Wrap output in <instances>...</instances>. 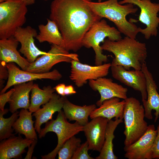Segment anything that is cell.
<instances>
[{"mask_svg":"<svg viewBox=\"0 0 159 159\" xmlns=\"http://www.w3.org/2000/svg\"><path fill=\"white\" fill-rule=\"evenodd\" d=\"M92 0H53L49 19L57 25L63 37L64 48L76 52L83 46L82 40L93 24L102 18L91 8Z\"/></svg>","mask_w":159,"mask_h":159,"instance_id":"1","label":"cell"},{"mask_svg":"<svg viewBox=\"0 0 159 159\" xmlns=\"http://www.w3.org/2000/svg\"><path fill=\"white\" fill-rule=\"evenodd\" d=\"M101 46L102 50L112 53L115 56L112 66L121 65L127 70L131 67L141 70L147 57L146 44L128 37L117 41L105 39Z\"/></svg>","mask_w":159,"mask_h":159,"instance_id":"2","label":"cell"},{"mask_svg":"<svg viewBox=\"0 0 159 159\" xmlns=\"http://www.w3.org/2000/svg\"><path fill=\"white\" fill-rule=\"evenodd\" d=\"M90 4L96 14L114 23L121 33L126 37L136 39L140 27L126 19L128 15L135 14L138 11V9L135 7L134 4L129 3L122 5L119 3L118 0H107L101 2L92 1Z\"/></svg>","mask_w":159,"mask_h":159,"instance_id":"3","label":"cell"},{"mask_svg":"<svg viewBox=\"0 0 159 159\" xmlns=\"http://www.w3.org/2000/svg\"><path fill=\"white\" fill-rule=\"evenodd\" d=\"M123 113L125 125V146H128L139 139L147 130L148 125L145 120V112L143 105L135 98H127Z\"/></svg>","mask_w":159,"mask_h":159,"instance_id":"4","label":"cell"},{"mask_svg":"<svg viewBox=\"0 0 159 159\" xmlns=\"http://www.w3.org/2000/svg\"><path fill=\"white\" fill-rule=\"evenodd\" d=\"M106 37L112 41H117L122 39L121 33L117 29L111 26L103 19L94 23L83 39V46L87 48L92 47L95 52L96 65H102L108 61V57L103 54L100 45Z\"/></svg>","mask_w":159,"mask_h":159,"instance_id":"5","label":"cell"},{"mask_svg":"<svg viewBox=\"0 0 159 159\" xmlns=\"http://www.w3.org/2000/svg\"><path fill=\"white\" fill-rule=\"evenodd\" d=\"M27 5L22 0H7L0 3V39L13 36L26 21Z\"/></svg>","mask_w":159,"mask_h":159,"instance_id":"6","label":"cell"},{"mask_svg":"<svg viewBox=\"0 0 159 159\" xmlns=\"http://www.w3.org/2000/svg\"><path fill=\"white\" fill-rule=\"evenodd\" d=\"M64 112H58L56 118L46 123L44 128L41 129L39 134L40 138L44 137L49 132H53L57 135V144L55 149L47 155H42V159H54L65 142L72 137L83 131L84 126L77 122L71 123L67 120Z\"/></svg>","mask_w":159,"mask_h":159,"instance_id":"7","label":"cell"},{"mask_svg":"<svg viewBox=\"0 0 159 159\" xmlns=\"http://www.w3.org/2000/svg\"><path fill=\"white\" fill-rule=\"evenodd\" d=\"M73 60L79 61L77 54L69 53L61 46L52 44L47 53L42 55L33 62L30 63L26 71L37 73H47L57 63L63 62L71 63Z\"/></svg>","mask_w":159,"mask_h":159,"instance_id":"8","label":"cell"},{"mask_svg":"<svg viewBox=\"0 0 159 159\" xmlns=\"http://www.w3.org/2000/svg\"><path fill=\"white\" fill-rule=\"evenodd\" d=\"M119 3L122 5L132 4L140 8L138 21L145 24L146 27L144 29L140 28L139 32L144 35L145 39L157 36L159 25V3H153L150 0H123Z\"/></svg>","mask_w":159,"mask_h":159,"instance_id":"9","label":"cell"},{"mask_svg":"<svg viewBox=\"0 0 159 159\" xmlns=\"http://www.w3.org/2000/svg\"><path fill=\"white\" fill-rule=\"evenodd\" d=\"M70 63L71 69L69 78L78 87H82L87 82L88 80H95L106 76L111 66V63H107L92 66L74 60Z\"/></svg>","mask_w":159,"mask_h":159,"instance_id":"10","label":"cell"},{"mask_svg":"<svg viewBox=\"0 0 159 159\" xmlns=\"http://www.w3.org/2000/svg\"><path fill=\"white\" fill-rule=\"evenodd\" d=\"M6 67L9 76L6 84L1 91L0 94L5 93L10 87L16 84L42 79L58 80L62 77V74L56 69L47 73H37L21 70L14 62L7 63Z\"/></svg>","mask_w":159,"mask_h":159,"instance_id":"11","label":"cell"},{"mask_svg":"<svg viewBox=\"0 0 159 159\" xmlns=\"http://www.w3.org/2000/svg\"><path fill=\"white\" fill-rule=\"evenodd\" d=\"M157 134L154 125H148L145 133L133 143L124 148L128 159H152V148Z\"/></svg>","mask_w":159,"mask_h":159,"instance_id":"12","label":"cell"},{"mask_svg":"<svg viewBox=\"0 0 159 159\" xmlns=\"http://www.w3.org/2000/svg\"><path fill=\"white\" fill-rule=\"evenodd\" d=\"M112 77L134 90L139 91L141 95L142 101L147 100L146 80L142 70L126 69L120 65L111 66Z\"/></svg>","mask_w":159,"mask_h":159,"instance_id":"13","label":"cell"},{"mask_svg":"<svg viewBox=\"0 0 159 159\" xmlns=\"http://www.w3.org/2000/svg\"><path fill=\"white\" fill-rule=\"evenodd\" d=\"M37 34L35 29L28 26L19 28L14 35L21 44L19 52L24 55L30 63L33 62L38 56L47 53L39 50L35 45L34 38Z\"/></svg>","mask_w":159,"mask_h":159,"instance_id":"14","label":"cell"},{"mask_svg":"<svg viewBox=\"0 0 159 159\" xmlns=\"http://www.w3.org/2000/svg\"><path fill=\"white\" fill-rule=\"evenodd\" d=\"M89 85L92 90L98 91L100 95V99L96 103L98 106L99 107L105 100L113 97L124 100L127 98V89L114 82L110 78L103 77L90 80Z\"/></svg>","mask_w":159,"mask_h":159,"instance_id":"15","label":"cell"},{"mask_svg":"<svg viewBox=\"0 0 159 159\" xmlns=\"http://www.w3.org/2000/svg\"><path fill=\"white\" fill-rule=\"evenodd\" d=\"M92 119L84 126L83 131L88 143L89 150L100 152L104 142L106 129L109 120L101 117Z\"/></svg>","mask_w":159,"mask_h":159,"instance_id":"16","label":"cell"},{"mask_svg":"<svg viewBox=\"0 0 159 159\" xmlns=\"http://www.w3.org/2000/svg\"><path fill=\"white\" fill-rule=\"evenodd\" d=\"M141 70L145 77L147 94V100L142 101L145 110V117L149 120L152 119V111L154 110L155 111L154 122H155L159 117V94L157 91V86L146 63L142 65Z\"/></svg>","mask_w":159,"mask_h":159,"instance_id":"17","label":"cell"},{"mask_svg":"<svg viewBox=\"0 0 159 159\" xmlns=\"http://www.w3.org/2000/svg\"><path fill=\"white\" fill-rule=\"evenodd\" d=\"M19 43L14 36L0 39V61L6 63H15L22 70L26 71L30 63L26 58L22 57L17 50Z\"/></svg>","mask_w":159,"mask_h":159,"instance_id":"18","label":"cell"},{"mask_svg":"<svg viewBox=\"0 0 159 159\" xmlns=\"http://www.w3.org/2000/svg\"><path fill=\"white\" fill-rule=\"evenodd\" d=\"M34 140L11 136L3 140L0 143V159H17L25 152V149L32 144Z\"/></svg>","mask_w":159,"mask_h":159,"instance_id":"19","label":"cell"},{"mask_svg":"<svg viewBox=\"0 0 159 159\" xmlns=\"http://www.w3.org/2000/svg\"><path fill=\"white\" fill-rule=\"evenodd\" d=\"M66 98L65 96L60 97L59 95L54 93L49 101L43 105L42 108L33 112L32 115L36 119L34 127L38 134L42 124L52 120L53 114L62 110Z\"/></svg>","mask_w":159,"mask_h":159,"instance_id":"20","label":"cell"},{"mask_svg":"<svg viewBox=\"0 0 159 159\" xmlns=\"http://www.w3.org/2000/svg\"><path fill=\"white\" fill-rule=\"evenodd\" d=\"M120 98L114 97L104 101L97 108L95 109L90 115L91 119L101 117L109 120L115 119H123V113L125 100L120 101Z\"/></svg>","mask_w":159,"mask_h":159,"instance_id":"21","label":"cell"},{"mask_svg":"<svg viewBox=\"0 0 159 159\" xmlns=\"http://www.w3.org/2000/svg\"><path fill=\"white\" fill-rule=\"evenodd\" d=\"M34 84L33 81L14 85V91L9 104V111L13 113L20 108L29 109L30 103L29 94Z\"/></svg>","mask_w":159,"mask_h":159,"instance_id":"22","label":"cell"},{"mask_svg":"<svg viewBox=\"0 0 159 159\" xmlns=\"http://www.w3.org/2000/svg\"><path fill=\"white\" fill-rule=\"evenodd\" d=\"M96 108L95 104L80 106L70 102L66 98L62 108L65 117L69 121H75L84 126L88 122V117Z\"/></svg>","mask_w":159,"mask_h":159,"instance_id":"23","label":"cell"},{"mask_svg":"<svg viewBox=\"0 0 159 159\" xmlns=\"http://www.w3.org/2000/svg\"><path fill=\"white\" fill-rule=\"evenodd\" d=\"M47 21L46 24L38 25L39 32L35 38L40 43L47 42L64 48V39L57 25L49 19H47Z\"/></svg>","mask_w":159,"mask_h":159,"instance_id":"24","label":"cell"},{"mask_svg":"<svg viewBox=\"0 0 159 159\" xmlns=\"http://www.w3.org/2000/svg\"><path fill=\"white\" fill-rule=\"evenodd\" d=\"M32 113L27 109H22L19 113V117L14 123L12 127L16 133L24 135L26 138L37 140L33 126L35 121L32 119Z\"/></svg>","mask_w":159,"mask_h":159,"instance_id":"25","label":"cell"},{"mask_svg":"<svg viewBox=\"0 0 159 159\" xmlns=\"http://www.w3.org/2000/svg\"><path fill=\"white\" fill-rule=\"evenodd\" d=\"M109 120L106 129L105 139L99 155L96 159H117L118 157L114 153L113 140L115 137L114 132L117 126L123 122L122 119H115Z\"/></svg>","mask_w":159,"mask_h":159,"instance_id":"26","label":"cell"},{"mask_svg":"<svg viewBox=\"0 0 159 159\" xmlns=\"http://www.w3.org/2000/svg\"><path fill=\"white\" fill-rule=\"evenodd\" d=\"M55 90L51 86H44L40 89L37 84H34L31 90V98L29 110L34 112L40 108V106L49 101Z\"/></svg>","mask_w":159,"mask_h":159,"instance_id":"27","label":"cell"},{"mask_svg":"<svg viewBox=\"0 0 159 159\" xmlns=\"http://www.w3.org/2000/svg\"><path fill=\"white\" fill-rule=\"evenodd\" d=\"M9 110L4 109L3 111H0V140L7 139L14 135L12 133L14 129L12 128L14 122L19 116V112L16 111L13 113L9 117L5 118L3 115L7 113Z\"/></svg>","mask_w":159,"mask_h":159,"instance_id":"28","label":"cell"},{"mask_svg":"<svg viewBox=\"0 0 159 159\" xmlns=\"http://www.w3.org/2000/svg\"><path fill=\"white\" fill-rule=\"evenodd\" d=\"M80 138L74 136L67 140L59 150V159H71L77 148L80 145Z\"/></svg>","mask_w":159,"mask_h":159,"instance_id":"29","label":"cell"},{"mask_svg":"<svg viewBox=\"0 0 159 159\" xmlns=\"http://www.w3.org/2000/svg\"><path fill=\"white\" fill-rule=\"evenodd\" d=\"M89 150L87 141L80 144L75 151L71 159H94L88 154Z\"/></svg>","mask_w":159,"mask_h":159,"instance_id":"30","label":"cell"},{"mask_svg":"<svg viewBox=\"0 0 159 159\" xmlns=\"http://www.w3.org/2000/svg\"><path fill=\"white\" fill-rule=\"evenodd\" d=\"M14 91V88H12L6 93L0 95V110H4V106L7 102L11 101V95Z\"/></svg>","mask_w":159,"mask_h":159,"instance_id":"31","label":"cell"},{"mask_svg":"<svg viewBox=\"0 0 159 159\" xmlns=\"http://www.w3.org/2000/svg\"><path fill=\"white\" fill-rule=\"evenodd\" d=\"M157 130V134L152 148L153 159H159V124Z\"/></svg>","mask_w":159,"mask_h":159,"instance_id":"32","label":"cell"},{"mask_svg":"<svg viewBox=\"0 0 159 159\" xmlns=\"http://www.w3.org/2000/svg\"><path fill=\"white\" fill-rule=\"evenodd\" d=\"M6 63L0 61V80L8 79L9 73L6 67Z\"/></svg>","mask_w":159,"mask_h":159,"instance_id":"33","label":"cell"},{"mask_svg":"<svg viewBox=\"0 0 159 159\" xmlns=\"http://www.w3.org/2000/svg\"><path fill=\"white\" fill-rule=\"evenodd\" d=\"M66 86L64 84L60 83L57 85L54 88L59 95L65 96L64 90Z\"/></svg>","mask_w":159,"mask_h":159,"instance_id":"34","label":"cell"},{"mask_svg":"<svg viewBox=\"0 0 159 159\" xmlns=\"http://www.w3.org/2000/svg\"><path fill=\"white\" fill-rule=\"evenodd\" d=\"M37 143V140H34L32 144L28 147V150L27 154L24 159H30L32 158V155L34 151V148Z\"/></svg>","mask_w":159,"mask_h":159,"instance_id":"35","label":"cell"},{"mask_svg":"<svg viewBox=\"0 0 159 159\" xmlns=\"http://www.w3.org/2000/svg\"><path fill=\"white\" fill-rule=\"evenodd\" d=\"M76 91L75 90L73 86L71 85L66 86L64 90L65 95H68L75 94Z\"/></svg>","mask_w":159,"mask_h":159,"instance_id":"36","label":"cell"},{"mask_svg":"<svg viewBox=\"0 0 159 159\" xmlns=\"http://www.w3.org/2000/svg\"><path fill=\"white\" fill-rule=\"evenodd\" d=\"M25 2L27 6L31 5L35 3V0H22Z\"/></svg>","mask_w":159,"mask_h":159,"instance_id":"37","label":"cell"},{"mask_svg":"<svg viewBox=\"0 0 159 159\" xmlns=\"http://www.w3.org/2000/svg\"><path fill=\"white\" fill-rule=\"evenodd\" d=\"M7 0H0V3H1L3 2H5Z\"/></svg>","mask_w":159,"mask_h":159,"instance_id":"38","label":"cell"},{"mask_svg":"<svg viewBox=\"0 0 159 159\" xmlns=\"http://www.w3.org/2000/svg\"><path fill=\"white\" fill-rule=\"evenodd\" d=\"M102 0H98V2H101Z\"/></svg>","mask_w":159,"mask_h":159,"instance_id":"39","label":"cell"},{"mask_svg":"<svg viewBox=\"0 0 159 159\" xmlns=\"http://www.w3.org/2000/svg\"><path fill=\"white\" fill-rule=\"evenodd\" d=\"M44 0V1H47L48 0Z\"/></svg>","mask_w":159,"mask_h":159,"instance_id":"40","label":"cell"}]
</instances>
